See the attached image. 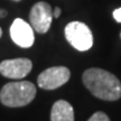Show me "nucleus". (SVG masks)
<instances>
[{"mask_svg": "<svg viewBox=\"0 0 121 121\" xmlns=\"http://www.w3.org/2000/svg\"><path fill=\"white\" fill-rule=\"evenodd\" d=\"M60 13H62V10H60V8H58V7H56V8L54 9V13H53V17L55 18H58L60 16Z\"/></svg>", "mask_w": 121, "mask_h": 121, "instance_id": "11", "label": "nucleus"}, {"mask_svg": "<svg viewBox=\"0 0 121 121\" xmlns=\"http://www.w3.org/2000/svg\"><path fill=\"white\" fill-rule=\"evenodd\" d=\"M113 18L116 19V22H121V7L113 11Z\"/></svg>", "mask_w": 121, "mask_h": 121, "instance_id": "10", "label": "nucleus"}, {"mask_svg": "<svg viewBox=\"0 0 121 121\" xmlns=\"http://www.w3.org/2000/svg\"><path fill=\"white\" fill-rule=\"evenodd\" d=\"M33 69V63L28 58L6 60L0 63V74L8 78L20 80L27 76Z\"/></svg>", "mask_w": 121, "mask_h": 121, "instance_id": "6", "label": "nucleus"}, {"mask_svg": "<svg viewBox=\"0 0 121 121\" xmlns=\"http://www.w3.org/2000/svg\"><path fill=\"white\" fill-rule=\"evenodd\" d=\"M10 37L19 47L29 48L34 45V29L28 22L22 18L15 19L10 26Z\"/></svg>", "mask_w": 121, "mask_h": 121, "instance_id": "7", "label": "nucleus"}, {"mask_svg": "<svg viewBox=\"0 0 121 121\" xmlns=\"http://www.w3.org/2000/svg\"><path fill=\"white\" fill-rule=\"evenodd\" d=\"M51 121H74L73 107L64 100H58L53 104Z\"/></svg>", "mask_w": 121, "mask_h": 121, "instance_id": "8", "label": "nucleus"}, {"mask_svg": "<svg viewBox=\"0 0 121 121\" xmlns=\"http://www.w3.org/2000/svg\"><path fill=\"white\" fill-rule=\"evenodd\" d=\"M87 121H110V119L104 112H95Z\"/></svg>", "mask_w": 121, "mask_h": 121, "instance_id": "9", "label": "nucleus"}, {"mask_svg": "<svg viewBox=\"0 0 121 121\" xmlns=\"http://www.w3.org/2000/svg\"><path fill=\"white\" fill-rule=\"evenodd\" d=\"M13 1H16V2H19V1H22V0H13Z\"/></svg>", "mask_w": 121, "mask_h": 121, "instance_id": "14", "label": "nucleus"}, {"mask_svg": "<svg viewBox=\"0 0 121 121\" xmlns=\"http://www.w3.org/2000/svg\"><path fill=\"white\" fill-rule=\"evenodd\" d=\"M65 38L80 52L89 51L93 45V35L89 27L81 22H72L65 27Z\"/></svg>", "mask_w": 121, "mask_h": 121, "instance_id": "3", "label": "nucleus"}, {"mask_svg": "<svg viewBox=\"0 0 121 121\" xmlns=\"http://www.w3.org/2000/svg\"><path fill=\"white\" fill-rule=\"evenodd\" d=\"M71 72L65 66H54L45 69L38 75V86L44 90H55L69 80Z\"/></svg>", "mask_w": 121, "mask_h": 121, "instance_id": "4", "label": "nucleus"}, {"mask_svg": "<svg viewBox=\"0 0 121 121\" xmlns=\"http://www.w3.org/2000/svg\"><path fill=\"white\" fill-rule=\"evenodd\" d=\"M53 11L51 4L45 1H39L33 6L29 13L30 26L35 31L45 34L52 25Z\"/></svg>", "mask_w": 121, "mask_h": 121, "instance_id": "5", "label": "nucleus"}, {"mask_svg": "<svg viewBox=\"0 0 121 121\" xmlns=\"http://www.w3.org/2000/svg\"><path fill=\"white\" fill-rule=\"evenodd\" d=\"M36 96V86L31 82L20 81L4 84L0 91V102L9 108L29 104Z\"/></svg>", "mask_w": 121, "mask_h": 121, "instance_id": "2", "label": "nucleus"}, {"mask_svg": "<svg viewBox=\"0 0 121 121\" xmlns=\"http://www.w3.org/2000/svg\"><path fill=\"white\" fill-rule=\"evenodd\" d=\"M7 16V11L4 9H0V18H4Z\"/></svg>", "mask_w": 121, "mask_h": 121, "instance_id": "12", "label": "nucleus"}, {"mask_svg": "<svg viewBox=\"0 0 121 121\" xmlns=\"http://www.w3.org/2000/svg\"><path fill=\"white\" fill-rule=\"evenodd\" d=\"M83 83L92 94L104 101L121 98V82L116 75L102 69H89L82 76Z\"/></svg>", "mask_w": 121, "mask_h": 121, "instance_id": "1", "label": "nucleus"}, {"mask_svg": "<svg viewBox=\"0 0 121 121\" xmlns=\"http://www.w3.org/2000/svg\"><path fill=\"white\" fill-rule=\"evenodd\" d=\"M1 35H2V30H1V28H0V37H1Z\"/></svg>", "mask_w": 121, "mask_h": 121, "instance_id": "13", "label": "nucleus"}]
</instances>
